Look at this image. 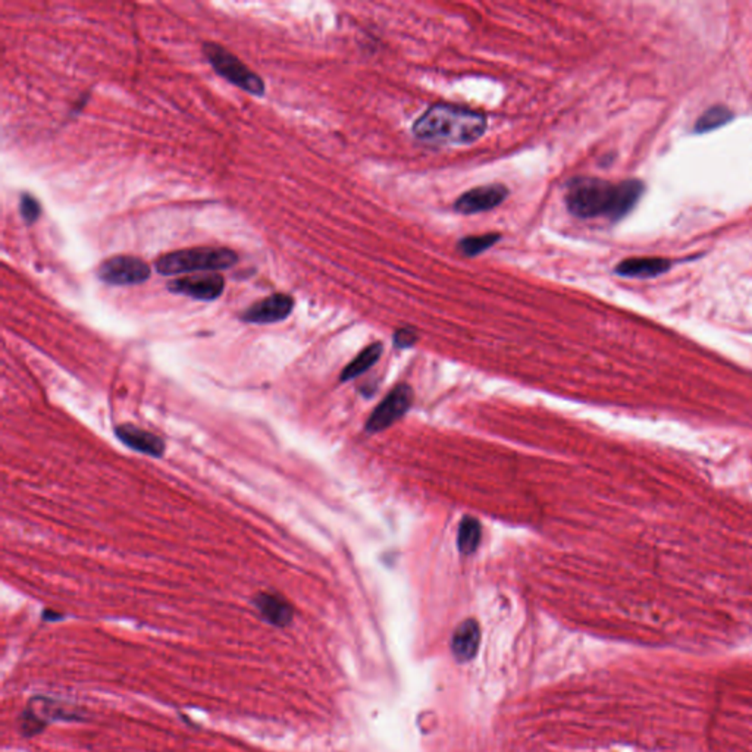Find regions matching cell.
<instances>
[{"instance_id": "obj_1", "label": "cell", "mask_w": 752, "mask_h": 752, "mask_svg": "<svg viewBox=\"0 0 752 752\" xmlns=\"http://www.w3.org/2000/svg\"><path fill=\"white\" fill-rule=\"evenodd\" d=\"M643 193V183L636 180L611 184L592 176H578L569 183L564 202L568 211L582 220L608 216L619 221L634 208Z\"/></svg>"}, {"instance_id": "obj_2", "label": "cell", "mask_w": 752, "mask_h": 752, "mask_svg": "<svg viewBox=\"0 0 752 752\" xmlns=\"http://www.w3.org/2000/svg\"><path fill=\"white\" fill-rule=\"evenodd\" d=\"M486 119L476 110L462 106L439 105L428 108L413 124L416 138L437 145H470L485 134Z\"/></svg>"}, {"instance_id": "obj_3", "label": "cell", "mask_w": 752, "mask_h": 752, "mask_svg": "<svg viewBox=\"0 0 752 752\" xmlns=\"http://www.w3.org/2000/svg\"><path fill=\"white\" fill-rule=\"evenodd\" d=\"M239 262V255L228 247H194L171 251L157 258L155 269L164 277L203 274L230 269Z\"/></svg>"}, {"instance_id": "obj_4", "label": "cell", "mask_w": 752, "mask_h": 752, "mask_svg": "<svg viewBox=\"0 0 752 752\" xmlns=\"http://www.w3.org/2000/svg\"><path fill=\"white\" fill-rule=\"evenodd\" d=\"M202 51L216 74L221 75L228 82H231L235 87L253 96H263L267 91L262 77L247 67L246 63L228 51L227 47L221 46L215 42H206Z\"/></svg>"}, {"instance_id": "obj_5", "label": "cell", "mask_w": 752, "mask_h": 752, "mask_svg": "<svg viewBox=\"0 0 752 752\" xmlns=\"http://www.w3.org/2000/svg\"><path fill=\"white\" fill-rule=\"evenodd\" d=\"M82 713L52 698L34 697L21 714V732L34 737L53 721L81 720Z\"/></svg>"}, {"instance_id": "obj_6", "label": "cell", "mask_w": 752, "mask_h": 752, "mask_svg": "<svg viewBox=\"0 0 752 752\" xmlns=\"http://www.w3.org/2000/svg\"><path fill=\"white\" fill-rule=\"evenodd\" d=\"M96 274L109 286H137L152 277V268L137 256L118 255L103 260Z\"/></svg>"}, {"instance_id": "obj_7", "label": "cell", "mask_w": 752, "mask_h": 752, "mask_svg": "<svg viewBox=\"0 0 752 752\" xmlns=\"http://www.w3.org/2000/svg\"><path fill=\"white\" fill-rule=\"evenodd\" d=\"M413 399H415V392L410 385L399 384L392 388L387 397L381 401L380 406L373 410L372 415L369 416L366 431L371 434L385 431L410 409Z\"/></svg>"}, {"instance_id": "obj_8", "label": "cell", "mask_w": 752, "mask_h": 752, "mask_svg": "<svg viewBox=\"0 0 752 752\" xmlns=\"http://www.w3.org/2000/svg\"><path fill=\"white\" fill-rule=\"evenodd\" d=\"M168 290L202 302H213L222 296L225 279L218 272L185 275L168 282Z\"/></svg>"}, {"instance_id": "obj_9", "label": "cell", "mask_w": 752, "mask_h": 752, "mask_svg": "<svg viewBox=\"0 0 752 752\" xmlns=\"http://www.w3.org/2000/svg\"><path fill=\"white\" fill-rule=\"evenodd\" d=\"M294 309V298L288 294L275 293L253 303L241 314V321L247 324H277L290 316Z\"/></svg>"}, {"instance_id": "obj_10", "label": "cell", "mask_w": 752, "mask_h": 752, "mask_svg": "<svg viewBox=\"0 0 752 752\" xmlns=\"http://www.w3.org/2000/svg\"><path fill=\"white\" fill-rule=\"evenodd\" d=\"M509 196V190L503 184L481 185L472 188L456 200L455 209L462 215H475L493 211Z\"/></svg>"}, {"instance_id": "obj_11", "label": "cell", "mask_w": 752, "mask_h": 752, "mask_svg": "<svg viewBox=\"0 0 752 752\" xmlns=\"http://www.w3.org/2000/svg\"><path fill=\"white\" fill-rule=\"evenodd\" d=\"M256 610L265 622L275 627H286L293 622L294 610L284 597L260 592L253 599Z\"/></svg>"}, {"instance_id": "obj_12", "label": "cell", "mask_w": 752, "mask_h": 752, "mask_svg": "<svg viewBox=\"0 0 752 752\" xmlns=\"http://www.w3.org/2000/svg\"><path fill=\"white\" fill-rule=\"evenodd\" d=\"M117 437L131 450L152 457H161L164 455V444L157 435L129 423L117 428Z\"/></svg>"}, {"instance_id": "obj_13", "label": "cell", "mask_w": 752, "mask_h": 752, "mask_svg": "<svg viewBox=\"0 0 752 752\" xmlns=\"http://www.w3.org/2000/svg\"><path fill=\"white\" fill-rule=\"evenodd\" d=\"M481 644V627L478 622L474 619L465 620L458 625L453 639H451V651L458 662H469L478 653Z\"/></svg>"}, {"instance_id": "obj_14", "label": "cell", "mask_w": 752, "mask_h": 752, "mask_svg": "<svg viewBox=\"0 0 752 752\" xmlns=\"http://www.w3.org/2000/svg\"><path fill=\"white\" fill-rule=\"evenodd\" d=\"M672 267V263L662 258H636L623 260L615 272L625 278H653L664 274Z\"/></svg>"}, {"instance_id": "obj_15", "label": "cell", "mask_w": 752, "mask_h": 752, "mask_svg": "<svg viewBox=\"0 0 752 752\" xmlns=\"http://www.w3.org/2000/svg\"><path fill=\"white\" fill-rule=\"evenodd\" d=\"M381 354H382V345L380 343L368 345L363 352L357 354L356 359L352 363L345 366L344 371L341 373V381L347 382V381L354 380L357 376H361L369 368H372L376 362L380 361Z\"/></svg>"}, {"instance_id": "obj_16", "label": "cell", "mask_w": 752, "mask_h": 752, "mask_svg": "<svg viewBox=\"0 0 752 752\" xmlns=\"http://www.w3.org/2000/svg\"><path fill=\"white\" fill-rule=\"evenodd\" d=\"M482 538V528L475 517H463L458 526L457 545L463 554H472L478 550Z\"/></svg>"}, {"instance_id": "obj_17", "label": "cell", "mask_w": 752, "mask_h": 752, "mask_svg": "<svg viewBox=\"0 0 752 752\" xmlns=\"http://www.w3.org/2000/svg\"><path fill=\"white\" fill-rule=\"evenodd\" d=\"M500 240H502V235L497 234V232L474 235V237H465V239L460 240L457 247L462 255L467 256V258H475V256L482 255L484 251L491 249Z\"/></svg>"}, {"instance_id": "obj_18", "label": "cell", "mask_w": 752, "mask_h": 752, "mask_svg": "<svg viewBox=\"0 0 752 752\" xmlns=\"http://www.w3.org/2000/svg\"><path fill=\"white\" fill-rule=\"evenodd\" d=\"M730 119H732L730 110L726 109L723 106H716V108H711L700 117L697 126H695V131L697 133H709V131L725 126Z\"/></svg>"}, {"instance_id": "obj_19", "label": "cell", "mask_w": 752, "mask_h": 752, "mask_svg": "<svg viewBox=\"0 0 752 752\" xmlns=\"http://www.w3.org/2000/svg\"><path fill=\"white\" fill-rule=\"evenodd\" d=\"M42 212H43L42 204H40L39 200L35 199L33 194H30V193L21 194L20 213L24 222L27 223V225H33V223L40 220Z\"/></svg>"}, {"instance_id": "obj_20", "label": "cell", "mask_w": 752, "mask_h": 752, "mask_svg": "<svg viewBox=\"0 0 752 752\" xmlns=\"http://www.w3.org/2000/svg\"><path fill=\"white\" fill-rule=\"evenodd\" d=\"M418 341V334L410 328H401L394 334V343L399 349H408Z\"/></svg>"}]
</instances>
